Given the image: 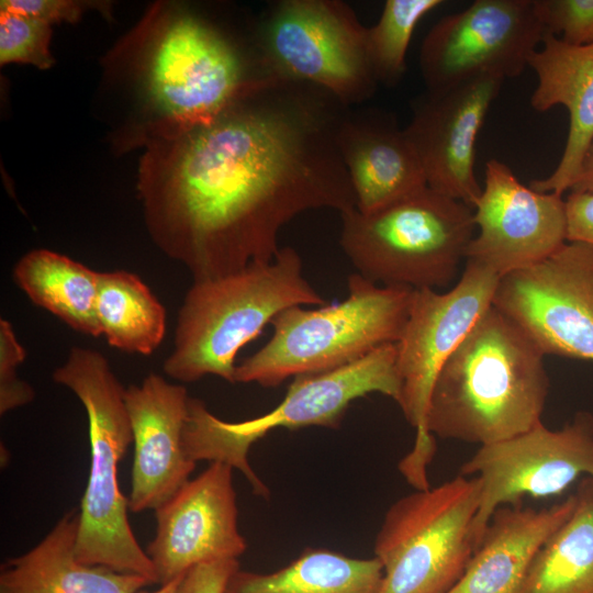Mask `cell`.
I'll list each match as a JSON object with an SVG mask.
<instances>
[{"label":"cell","mask_w":593,"mask_h":593,"mask_svg":"<svg viewBox=\"0 0 593 593\" xmlns=\"http://www.w3.org/2000/svg\"><path fill=\"white\" fill-rule=\"evenodd\" d=\"M546 34L536 0H475L432 26L419 49L428 91L480 76H519Z\"/></svg>","instance_id":"obj_12"},{"label":"cell","mask_w":593,"mask_h":593,"mask_svg":"<svg viewBox=\"0 0 593 593\" xmlns=\"http://www.w3.org/2000/svg\"><path fill=\"white\" fill-rule=\"evenodd\" d=\"M233 468L211 465L155 510L156 535L146 553L158 584H167L194 566L238 559L247 542L238 530Z\"/></svg>","instance_id":"obj_16"},{"label":"cell","mask_w":593,"mask_h":593,"mask_svg":"<svg viewBox=\"0 0 593 593\" xmlns=\"http://www.w3.org/2000/svg\"><path fill=\"white\" fill-rule=\"evenodd\" d=\"M52 25L0 10V64H30L48 69L54 64L49 44Z\"/></svg>","instance_id":"obj_28"},{"label":"cell","mask_w":593,"mask_h":593,"mask_svg":"<svg viewBox=\"0 0 593 593\" xmlns=\"http://www.w3.org/2000/svg\"><path fill=\"white\" fill-rule=\"evenodd\" d=\"M480 481V502L473 523L479 545L493 513L518 504L524 496L562 493L579 477L593 478V415L578 412L559 429L542 423L510 439L480 446L460 468Z\"/></svg>","instance_id":"obj_14"},{"label":"cell","mask_w":593,"mask_h":593,"mask_svg":"<svg viewBox=\"0 0 593 593\" xmlns=\"http://www.w3.org/2000/svg\"><path fill=\"white\" fill-rule=\"evenodd\" d=\"M97 317L115 349L148 356L166 334V310L149 287L126 270L100 272Z\"/></svg>","instance_id":"obj_26"},{"label":"cell","mask_w":593,"mask_h":593,"mask_svg":"<svg viewBox=\"0 0 593 593\" xmlns=\"http://www.w3.org/2000/svg\"><path fill=\"white\" fill-rule=\"evenodd\" d=\"M441 0H387L378 22L367 27L366 49L378 83L394 86L405 74L406 52L418 22Z\"/></svg>","instance_id":"obj_27"},{"label":"cell","mask_w":593,"mask_h":593,"mask_svg":"<svg viewBox=\"0 0 593 593\" xmlns=\"http://www.w3.org/2000/svg\"><path fill=\"white\" fill-rule=\"evenodd\" d=\"M182 577H180V578H178V579H176V580H174V581H171V582H169L167 584L160 585L159 589H157V590H155L153 592L139 591L137 593H175V591H176V589H177V586H178V584H179Z\"/></svg>","instance_id":"obj_35"},{"label":"cell","mask_w":593,"mask_h":593,"mask_svg":"<svg viewBox=\"0 0 593 593\" xmlns=\"http://www.w3.org/2000/svg\"><path fill=\"white\" fill-rule=\"evenodd\" d=\"M53 380L79 399L88 417L91 461L80 506L77 559L158 584L153 562L131 528L128 501L119 486V462L133 441L125 388L101 353L78 346L55 369Z\"/></svg>","instance_id":"obj_5"},{"label":"cell","mask_w":593,"mask_h":593,"mask_svg":"<svg viewBox=\"0 0 593 593\" xmlns=\"http://www.w3.org/2000/svg\"><path fill=\"white\" fill-rule=\"evenodd\" d=\"M103 7L100 2L74 0H2L1 11L40 20L49 25L55 23H75L87 9Z\"/></svg>","instance_id":"obj_31"},{"label":"cell","mask_w":593,"mask_h":593,"mask_svg":"<svg viewBox=\"0 0 593 593\" xmlns=\"http://www.w3.org/2000/svg\"><path fill=\"white\" fill-rule=\"evenodd\" d=\"M575 495L547 508L503 505L491 516L465 572L448 593H522L537 551L571 515Z\"/></svg>","instance_id":"obj_21"},{"label":"cell","mask_w":593,"mask_h":593,"mask_svg":"<svg viewBox=\"0 0 593 593\" xmlns=\"http://www.w3.org/2000/svg\"><path fill=\"white\" fill-rule=\"evenodd\" d=\"M238 569L237 559L194 566L183 574L175 593H224L230 579Z\"/></svg>","instance_id":"obj_32"},{"label":"cell","mask_w":593,"mask_h":593,"mask_svg":"<svg viewBox=\"0 0 593 593\" xmlns=\"http://www.w3.org/2000/svg\"><path fill=\"white\" fill-rule=\"evenodd\" d=\"M499 279L490 269L466 261L460 279L447 292L413 291L409 316L395 345L402 382L398 404L416 430L414 447L401 461L400 470L416 490L429 488L427 467L435 452V439L426 429V415L434 381L447 358L492 305Z\"/></svg>","instance_id":"obj_11"},{"label":"cell","mask_w":593,"mask_h":593,"mask_svg":"<svg viewBox=\"0 0 593 593\" xmlns=\"http://www.w3.org/2000/svg\"><path fill=\"white\" fill-rule=\"evenodd\" d=\"M189 398L182 384L157 373L125 389L134 441L131 512L155 511L189 481L195 468L182 447Z\"/></svg>","instance_id":"obj_18"},{"label":"cell","mask_w":593,"mask_h":593,"mask_svg":"<svg viewBox=\"0 0 593 593\" xmlns=\"http://www.w3.org/2000/svg\"><path fill=\"white\" fill-rule=\"evenodd\" d=\"M571 515L537 551L522 593H593V478L581 480Z\"/></svg>","instance_id":"obj_25"},{"label":"cell","mask_w":593,"mask_h":593,"mask_svg":"<svg viewBox=\"0 0 593 593\" xmlns=\"http://www.w3.org/2000/svg\"><path fill=\"white\" fill-rule=\"evenodd\" d=\"M401 391L396 345L388 344L347 366L293 378L283 400L270 412L255 418L223 421L213 415L203 401L190 396L182 447L194 462L209 460L238 469L254 493L267 499L269 489L247 459L254 443L278 428H337L355 400L380 393L399 403Z\"/></svg>","instance_id":"obj_8"},{"label":"cell","mask_w":593,"mask_h":593,"mask_svg":"<svg viewBox=\"0 0 593 593\" xmlns=\"http://www.w3.org/2000/svg\"><path fill=\"white\" fill-rule=\"evenodd\" d=\"M99 276L68 256L43 248L24 254L12 270L15 284L36 306L71 329L93 337L101 336L97 317Z\"/></svg>","instance_id":"obj_23"},{"label":"cell","mask_w":593,"mask_h":593,"mask_svg":"<svg viewBox=\"0 0 593 593\" xmlns=\"http://www.w3.org/2000/svg\"><path fill=\"white\" fill-rule=\"evenodd\" d=\"M480 489L477 477L459 474L389 507L373 548L383 571L379 593L451 590L475 550Z\"/></svg>","instance_id":"obj_9"},{"label":"cell","mask_w":593,"mask_h":593,"mask_svg":"<svg viewBox=\"0 0 593 593\" xmlns=\"http://www.w3.org/2000/svg\"><path fill=\"white\" fill-rule=\"evenodd\" d=\"M413 291L348 278L347 298L318 309L292 306L271 322L270 339L237 365L235 383L280 385L289 378L353 363L395 344L404 329Z\"/></svg>","instance_id":"obj_6"},{"label":"cell","mask_w":593,"mask_h":593,"mask_svg":"<svg viewBox=\"0 0 593 593\" xmlns=\"http://www.w3.org/2000/svg\"><path fill=\"white\" fill-rule=\"evenodd\" d=\"M80 511L67 512L31 550L0 568V593H137L150 583L143 577L76 557Z\"/></svg>","instance_id":"obj_22"},{"label":"cell","mask_w":593,"mask_h":593,"mask_svg":"<svg viewBox=\"0 0 593 593\" xmlns=\"http://www.w3.org/2000/svg\"><path fill=\"white\" fill-rule=\"evenodd\" d=\"M382 577L376 557L359 559L310 548L270 573L238 569L224 593H379Z\"/></svg>","instance_id":"obj_24"},{"label":"cell","mask_w":593,"mask_h":593,"mask_svg":"<svg viewBox=\"0 0 593 593\" xmlns=\"http://www.w3.org/2000/svg\"><path fill=\"white\" fill-rule=\"evenodd\" d=\"M26 353L14 328L7 318L0 320V414L26 405L34 400L35 391L30 383L18 377V367Z\"/></svg>","instance_id":"obj_30"},{"label":"cell","mask_w":593,"mask_h":593,"mask_svg":"<svg viewBox=\"0 0 593 593\" xmlns=\"http://www.w3.org/2000/svg\"><path fill=\"white\" fill-rule=\"evenodd\" d=\"M492 305L545 356L593 361V247L567 242L501 277Z\"/></svg>","instance_id":"obj_13"},{"label":"cell","mask_w":593,"mask_h":593,"mask_svg":"<svg viewBox=\"0 0 593 593\" xmlns=\"http://www.w3.org/2000/svg\"><path fill=\"white\" fill-rule=\"evenodd\" d=\"M570 191L593 192V141L585 154L581 170Z\"/></svg>","instance_id":"obj_34"},{"label":"cell","mask_w":593,"mask_h":593,"mask_svg":"<svg viewBox=\"0 0 593 593\" xmlns=\"http://www.w3.org/2000/svg\"><path fill=\"white\" fill-rule=\"evenodd\" d=\"M546 32L562 41L593 44V0H536Z\"/></svg>","instance_id":"obj_29"},{"label":"cell","mask_w":593,"mask_h":593,"mask_svg":"<svg viewBox=\"0 0 593 593\" xmlns=\"http://www.w3.org/2000/svg\"><path fill=\"white\" fill-rule=\"evenodd\" d=\"M503 79L480 76L426 91L404 128L422 163L427 187L471 206L482 187L475 177V143Z\"/></svg>","instance_id":"obj_17"},{"label":"cell","mask_w":593,"mask_h":593,"mask_svg":"<svg viewBox=\"0 0 593 593\" xmlns=\"http://www.w3.org/2000/svg\"><path fill=\"white\" fill-rule=\"evenodd\" d=\"M473 222L465 261L500 278L546 259L568 242L566 199L526 187L497 159L485 164Z\"/></svg>","instance_id":"obj_15"},{"label":"cell","mask_w":593,"mask_h":593,"mask_svg":"<svg viewBox=\"0 0 593 593\" xmlns=\"http://www.w3.org/2000/svg\"><path fill=\"white\" fill-rule=\"evenodd\" d=\"M340 216L339 243L356 273L384 287L448 286L475 234L473 209L428 187L378 211Z\"/></svg>","instance_id":"obj_7"},{"label":"cell","mask_w":593,"mask_h":593,"mask_svg":"<svg viewBox=\"0 0 593 593\" xmlns=\"http://www.w3.org/2000/svg\"><path fill=\"white\" fill-rule=\"evenodd\" d=\"M350 110L316 85L268 76L211 122L144 141L137 188L155 245L205 280L272 260L304 211L356 209L338 143Z\"/></svg>","instance_id":"obj_1"},{"label":"cell","mask_w":593,"mask_h":593,"mask_svg":"<svg viewBox=\"0 0 593 593\" xmlns=\"http://www.w3.org/2000/svg\"><path fill=\"white\" fill-rule=\"evenodd\" d=\"M528 67L537 76L530 97L535 111L562 105L569 113L566 145L556 169L529 187L562 195L570 191L593 141V44H570L546 32L541 47L529 57Z\"/></svg>","instance_id":"obj_20"},{"label":"cell","mask_w":593,"mask_h":593,"mask_svg":"<svg viewBox=\"0 0 593 593\" xmlns=\"http://www.w3.org/2000/svg\"><path fill=\"white\" fill-rule=\"evenodd\" d=\"M338 143L359 212L378 211L427 188L419 157L391 113L350 110Z\"/></svg>","instance_id":"obj_19"},{"label":"cell","mask_w":593,"mask_h":593,"mask_svg":"<svg viewBox=\"0 0 593 593\" xmlns=\"http://www.w3.org/2000/svg\"><path fill=\"white\" fill-rule=\"evenodd\" d=\"M366 31L343 1L282 0L262 16L254 38L268 75L316 85L351 107L378 86Z\"/></svg>","instance_id":"obj_10"},{"label":"cell","mask_w":593,"mask_h":593,"mask_svg":"<svg viewBox=\"0 0 593 593\" xmlns=\"http://www.w3.org/2000/svg\"><path fill=\"white\" fill-rule=\"evenodd\" d=\"M545 355L491 305L441 366L432 389L426 429L480 446L542 423L549 390Z\"/></svg>","instance_id":"obj_3"},{"label":"cell","mask_w":593,"mask_h":593,"mask_svg":"<svg viewBox=\"0 0 593 593\" xmlns=\"http://www.w3.org/2000/svg\"><path fill=\"white\" fill-rule=\"evenodd\" d=\"M324 304L292 247L280 248L270 261L194 280L179 309L174 348L164 361V372L182 383L206 376L235 383L238 351L280 312Z\"/></svg>","instance_id":"obj_4"},{"label":"cell","mask_w":593,"mask_h":593,"mask_svg":"<svg viewBox=\"0 0 593 593\" xmlns=\"http://www.w3.org/2000/svg\"><path fill=\"white\" fill-rule=\"evenodd\" d=\"M115 53L128 57L148 119L141 143L211 122L269 76L257 47L243 48L215 23L176 4L153 5Z\"/></svg>","instance_id":"obj_2"},{"label":"cell","mask_w":593,"mask_h":593,"mask_svg":"<svg viewBox=\"0 0 593 593\" xmlns=\"http://www.w3.org/2000/svg\"><path fill=\"white\" fill-rule=\"evenodd\" d=\"M566 210L567 240L593 247V192L570 191Z\"/></svg>","instance_id":"obj_33"}]
</instances>
